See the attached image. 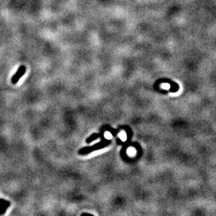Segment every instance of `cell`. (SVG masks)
Segmentation results:
<instances>
[{
  "label": "cell",
  "mask_w": 216,
  "mask_h": 216,
  "mask_svg": "<svg viewBox=\"0 0 216 216\" xmlns=\"http://www.w3.org/2000/svg\"><path fill=\"white\" fill-rule=\"evenodd\" d=\"M11 206V202L4 200V199H0V215H3L6 213L8 208Z\"/></svg>",
  "instance_id": "obj_2"
},
{
  "label": "cell",
  "mask_w": 216,
  "mask_h": 216,
  "mask_svg": "<svg viewBox=\"0 0 216 216\" xmlns=\"http://www.w3.org/2000/svg\"><path fill=\"white\" fill-rule=\"evenodd\" d=\"M26 72V67L24 65H22L20 67L18 68V69L14 75L13 76V77L11 78V82L13 84H16L18 82L19 79H20L22 76H23L24 73Z\"/></svg>",
  "instance_id": "obj_1"
},
{
  "label": "cell",
  "mask_w": 216,
  "mask_h": 216,
  "mask_svg": "<svg viewBox=\"0 0 216 216\" xmlns=\"http://www.w3.org/2000/svg\"><path fill=\"white\" fill-rule=\"evenodd\" d=\"M97 136L98 135L97 134H92V136H90L89 138H87L86 139V142L87 143H90V142H92L93 140H95V139H96L97 138Z\"/></svg>",
  "instance_id": "obj_3"
}]
</instances>
